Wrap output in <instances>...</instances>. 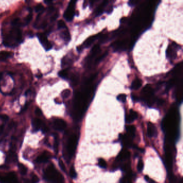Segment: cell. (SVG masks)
I'll return each mask as SVG.
<instances>
[{
  "label": "cell",
  "instance_id": "cell-1",
  "mask_svg": "<svg viewBox=\"0 0 183 183\" xmlns=\"http://www.w3.org/2000/svg\"><path fill=\"white\" fill-rule=\"evenodd\" d=\"M22 42V34L20 29L13 28L9 32L3 40V45L9 47H14Z\"/></svg>",
  "mask_w": 183,
  "mask_h": 183
},
{
  "label": "cell",
  "instance_id": "cell-2",
  "mask_svg": "<svg viewBox=\"0 0 183 183\" xmlns=\"http://www.w3.org/2000/svg\"><path fill=\"white\" fill-rule=\"evenodd\" d=\"M44 178L46 180L55 183H63V177L53 165H50L46 169L44 173Z\"/></svg>",
  "mask_w": 183,
  "mask_h": 183
},
{
  "label": "cell",
  "instance_id": "cell-3",
  "mask_svg": "<svg viewBox=\"0 0 183 183\" xmlns=\"http://www.w3.org/2000/svg\"><path fill=\"white\" fill-rule=\"evenodd\" d=\"M179 46L175 43H172L168 47L166 51V55L168 59L171 61L174 60L177 57V51Z\"/></svg>",
  "mask_w": 183,
  "mask_h": 183
},
{
  "label": "cell",
  "instance_id": "cell-4",
  "mask_svg": "<svg viewBox=\"0 0 183 183\" xmlns=\"http://www.w3.org/2000/svg\"><path fill=\"white\" fill-rule=\"evenodd\" d=\"M77 139L75 135H73L69 139L67 144V151L70 157H72L74 154L77 148Z\"/></svg>",
  "mask_w": 183,
  "mask_h": 183
},
{
  "label": "cell",
  "instance_id": "cell-5",
  "mask_svg": "<svg viewBox=\"0 0 183 183\" xmlns=\"http://www.w3.org/2000/svg\"><path fill=\"white\" fill-rule=\"evenodd\" d=\"M76 1H72L70 2L67 8L66 9L64 13V18L68 22L71 21L74 17L75 12V6Z\"/></svg>",
  "mask_w": 183,
  "mask_h": 183
},
{
  "label": "cell",
  "instance_id": "cell-6",
  "mask_svg": "<svg viewBox=\"0 0 183 183\" xmlns=\"http://www.w3.org/2000/svg\"><path fill=\"white\" fill-rule=\"evenodd\" d=\"M0 183H18L15 172H9L6 176L0 175Z\"/></svg>",
  "mask_w": 183,
  "mask_h": 183
},
{
  "label": "cell",
  "instance_id": "cell-7",
  "mask_svg": "<svg viewBox=\"0 0 183 183\" xmlns=\"http://www.w3.org/2000/svg\"><path fill=\"white\" fill-rule=\"evenodd\" d=\"M37 35L39 39L40 43L44 47L45 50H50V49L52 48V45L48 40L45 34L43 33H38Z\"/></svg>",
  "mask_w": 183,
  "mask_h": 183
},
{
  "label": "cell",
  "instance_id": "cell-8",
  "mask_svg": "<svg viewBox=\"0 0 183 183\" xmlns=\"http://www.w3.org/2000/svg\"><path fill=\"white\" fill-rule=\"evenodd\" d=\"M54 129L58 131H63L66 128L67 124L64 120L61 119H56L53 122Z\"/></svg>",
  "mask_w": 183,
  "mask_h": 183
},
{
  "label": "cell",
  "instance_id": "cell-9",
  "mask_svg": "<svg viewBox=\"0 0 183 183\" xmlns=\"http://www.w3.org/2000/svg\"><path fill=\"white\" fill-rule=\"evenodd\" d=\"M32 125L33 128L35 131H38L39 129H42V131H43L46 127L42 120L38 118H35L33 119L32 121Z\"/></svg>",
  "mask_w": 183,
  "mask_h": 183
},
{
  "label": "cell",
  "instance_id": "cell-10",
  "mask_svg": "<svg viewBox=\"0 0 183 183\" xmlns=\"http://www.w3.org/2000/svg\"><path fill=\"white\" fill-rule=\"evenodd\" d=\"M50 157V152L45 151L37 158L36 161L38 163H45L48 161Z\"/></svg>",
  "mask_w": 183,
  "mask_h": 183
},
{
  "label": "cell",
  "instance_id": "cell-11",
  "mask_svg": "<svg viewBox=\"0 0 183 183\" xmlns=\"http://www.w3.org/2000/svg\"><path fill=\"white\" fill-rule=\"evenodd\" d=\"M129 156H130L129 152V151L125 149V150H122L121 151H120V153L119 154V155L117 157V159L118 161H121L128 159Z\"/></svg>",
  "mask_w": 183,
  "mask_h": 183
},
{
  "label": "cell",
  "instance_id": "cell-12",
  "mask_svg": "<svg viewBox=\"0 0 183 183\" xmlns=\"http://www.w3.org/2000/svg\"><path fill=\"white\" fill-rule=\"evenodd\" d=\"M17 160V157L13 151H10L9 152L8 155H7L6 157V161L8 163H11L13 162H16Z\"/></svg>",
  "mask_w": 183,
  "mask_h": 183
},
{
  "label": "cell",
  "instance_id": "cell-13",
  "mask_svg": "<svg viewBox=\"0 0 183 183\" xmlns=\"http://www.w3.org/2000/svg\"><path fill=\"white\" fill-rule=\"evenodd\" d=\"M137 118V113L136 112L134 111L133 110H131L129 115L127 116L126 118V121L128 123H131V122H133V121L135 120Z\"/></svg>",
  "mask_w": 183,
  "mask_h": 183
},
{
  "label": "cell",
  "instance_id": "cell-14",
  "mask_svg": "<svg viewBox=\"0 0 183 183\" xmlns=\"http://www.w3.org/2000/svg\"><path fill=\"white\" fill-rule=\"evenodd\" d=\"M13 53L8 51H2L0 52V61H5L13 56Z\"/></svg>",
  "mask_w": 183,
  "mask_h": 183
},
{
  "label": "cell",
  "instance_id": "cell-15",
  "mask_svg": "<svg viewBox=\"0 0 183 183\" xmlns=\"http://www.w3.org/2000/svg\"><path fill=\"white\" fill-rule=\"evenodd\" d=\"M147 131H148V136L150 137H152L153 136L156 135V130L155 127L151 122H149L148 125Z\"/></svg>",
  "mask_w": 183,
  "mask_h": 183
},
{
  "label": "cell",
  "instance_id": "cell-16",
  "mask_svg": "<svg viewBox=\"0 0 183 183\" xmlns=\"http://www.w3.org/2000/svg\"><path fill=\"white\" fill-rule=\"evenodd\" d=\"M122 141L125 145L127 147L132 146V137H130L128 134H125L122 136Z\"/></svg>",
  "mask_w": 183,
  "mask_h": 183
},
{
  "label": "cell",
  "instance_id": "cell-17",
  "mask_svg": "<svg viewBox=\"0 0 183 183\" xmlns=\"http://www.w3.org/2000/svg\"><path fill=\"white\" fill-rule=\"evenodd\" d=\"M142 85V82L141 80L136 79L133 81L132 84V89L133 90H137L141 87Z\"/></svg>",
  "mask_w": 183,
  "mask_h": 183
},
{
  "label": "cell",
  "instance_id": "cell-18",
  "mask_svg": "<svg viewBox=\"0 0 183 183\" xmlns=\"http://www.w3.org/2000/svg\"><path fill=\"white\" fill-rule=\"evenodd\" d=\"M126 130L128 132V135L130 136V137H134L135 133V128L134 126H127Z\"/></svg>",
  "mask_w": 183,
  "mask_h": 183
},
{
  "label": "cell",
  "instance_id": "cell-19",
  "mask_svg": "<svg viewBox=\"0 0 183 183\" xmlns=\"http://www.w3.org/2000/svg\"><path fill=\"white\" fill-rule=\"evenodd\" d=\"M61 36L65 42H69L70 40V35L68 30L64 31L61 33Z\"/></svg>",
  "mask_w": 183,
  "mask_h": 183
},
{
  "label": "cell",
  "instance_id": "cell-20",
  "mask_svg": "<svg viewBox=\"0 0 183 183\" xmlns=\"http://www.w3.org/2000/svg\"><path fill=\"white\" fill-rule=\"evenodd\" d=\"M18 169H19L21 174L23 175L26 174V172H27V168L24 165L22 164H18Z\"/></svg>",
  "mask_w": 183,
  "mask_h": 183
},
{
  "label": "cell",
  "instance_id": "cell-21",
  "mask_svg": "<svg viewBox=\"0 0 183 183\" xmlns=\"http://www.w3.org/2000/svg\"><path fill=\"white\" fill-rule=\"evenodd\" d=\"M98 165L100 168H104V169L106 167V163L104 159H98Z\"/></svg>",
  "mask_w": 183,
  "mask_h": 183
},
{
  "label": "cell",
  "instance_id": "cell-22",
  "mask_svg": "<svg viewBox=\"0 0 183 183\" xmlns=\"http://www.w3.org/2000/svg\"><path fill=\"white\" fill-rule=\"evenodd\" d=\"M70 176L73 178H76L77 177V172L75 171L74 167L72 166L70 170Z\"/></svg>",
  "mask_w": 183,
  "mask_h": 183
},
{
  "label": "cell",
  "instance_id": "cell-23",
  "mask_svg": "<svg viewBox=\"0 0 183 183\" xmlns=\"http://www.w3.org/2000/svg\"><path fill=\"white\" fill-rule=\"evenodd\" d=\"M70 94H71V92L69 90H65L62 92L61 95H62V97L63 98H67L68 97H69Z\"/></svg>",
  "mask_w": 183,
  "mask_h": 183
},
{
  "label": "cell",
  "instance_id": "cell-24",
  "mask_svg": "<svg viewBox=\"0 0 183 183\" xmlns=\"http://www.w3.org/2000/svg\"><path fill=\"white\" fill-rule=\"evenodd\" d=\"M68 75V72L66 70H62L59 73V76L63 79H65Z\"/></svg>",
  "mask_w": 183,
  "mask_h": 183
},
{
  "label": "cell",
  "instance_id": "cell-25",
  "mask_svg": "<svg viewBox=\"0 0 183 183\" xmlns=\"http://www.w3.org/2000/svg\"><path fill=\"white\" fill-rule=\"evenodd\" d=\"M58 26L59 28H66V25H65V23L62 20H60L58 22Z\"/></svg>",
  "mask_w": 183,
  "mask_h": 183
},
{
  "label": "cell",
  "instance_id": "cell-26",
  "mask_svg": "<svg viewBox=\"0 0 183 183\" xmlns=\"http://www.w3.org/2000/svg\"><path fill=\"white\" fill-rule=\"evenodd\" d=\"M144 163L142 160H140L139 161V163L137 164V169L139 170V171H142L143 169H144Z\"/></svg>",
  "mask_w": 183,
  "mask_h": 183
},
{
  "label": "cell",
  "instance_id": "cell-27",
  "mask_svg": "<svg viewBox=\"0 0 183 183\" xmlns=\"http://www.w3.org/2000/svg\"><path fill=\"white\" fill-rule=\"evenodd\" d=\"M44 6L43 5L39 4L35 7V11L37 13H39L40 11H43L44 10Z\"/></svg>",
  "mask_w": 183,
  "mask_h": 183
},
{
  "label": "cell",
  "instance_id": "cell-28",
  "mask_svg": "<svg viewBox=\"0 0 183 183\" xmlns=\"http://www.w3.org/2000/svg\"><path fill=\"white\" fill-rule=\"evenodd\" d=\"M117 98H118V100L120 101V102H125L126 101V96L125 95H124V94L123 95L121 94V95L118 96Z\"/></svg>",
  "mask_w": 183,
  "mask_h": 183
},
{
  "label": "cell",
  "instance_id": "cell-29",
  "mask_svg": "<svg viewBox=\"0 0 183 183\" xmlns=\"http://www.w3.org/2000/svg\"><path fill=\"white\" fill-rule=\"evenodd\" d=\"M32 18V13L30 12V13L28 15V16L26 17V19H25V24L26 25L28 24L30 22Z\"/></svg>",
  "mask_w": 183,
  "mask_h": 183
},
{
  "label": "cell",
  "instance_id": "cell-30",
  "mask_svg": "<svg viewBox=\"0 0 183 183\" xmlns=\"http://www.w3.org/2000/svg\"><path fill=\"white\" fill-rule=\"evenodd\" d=\"M59 164L60 167L61 169V170H62L64 172H65L66 169H65V164L63 163V161L62 160H61V159L59 160Z\"/></svg>",
  "mask_w": 183,
  "mask_h": 183
},
{
  "label": "cell",
  "instance_id": "cell-31",
  "mask_svg": "<svg viewBox=\"0 0 183 183\" xmlns=\"http://www.w3.org/2000/svg\"><path fill=\"white\" fill-rule=\"evenodd\" d=\"M39 181V179L36 175H33L32 177V183H37Z\"/></svg>",
  "mask_w": 183,
  "mask_h": 183
},
{
  "label": "cell",
  "instance_id": "cell-32",
  "mask_svg": "<svg viewBox=\"0 0 183 183\" xmlns=\"http://www.w3.org/2000/svg\"><path fill=\"white\" fill-rule=\"evenodd\" d=\"M58 139L57 138V136H55V142H54V149L56 152H58Z\"/></svg>",
  "mask_w": 183,
  "mask_h": 183
},
{
  "label": "cell",
  "instance_id": "cell-33",
  "mask_svg": "<svg viewBox=\"0 0 183 183\" xmlns=\"http://www.w3.org/2000/svg\"><path fill=\"white\" fill-rule=\"evenodd\" d=\"M95 40V38H90V39H89V40H88L87 42H86V43H85V45H86V46H90V45H91V44H92V43L94 42Z\"/></svg>",
  "mask_w": 183,
  "mask_h": 183
},
{
  "label": "cell",
  "instance_id": "cell-34",
  "mask_svg": "<svg viewBox=\"0 0 183 183\" xmlns=\"http://www.w3.org/2000/svg\"><path fill=\"white\" fill-rule=\"evenodd\" d=\"M0 119H1L3 121H7L9 119V118L8 116L6 115H0Z\"/></svg>",
  "mask_w": 183,
  "mask_h": 183
},
{
  "label": "cell",
  "instance_id": "cell-35",
  "mask_svg": "<svg viewBox=\"0 0 183 183\" xmlns=\"http://www.w3.org/2000/svg\"><path fill=\"white\" fill-rule=\"evenodd\" d=\"M144 178L146 179V181H147L149 183H154V181H153L152 179H151L149 177L147 176H146L144 177Z\"/></svg>",
  "mask_w": 183,
  "mask_h": 183
},
{
  "label": "cell",
  "instance_id": "cell-36",
  "mask_svg": "<svg viewBox=\"0 0 183 183\" xmlns=\"http://www.w3.org/2000/svg\"><path fill=\"white\" fill-rule=\"evenodd\" d=\"M35 113L36 114H37L38 116H40V115H42V112L41 110H40V109H39V108H37L36 110H35Z\"/></svg>",
  "mask_w": 183,
  "mask_h": 183
},
{
  "label": "cell",
  "instance_id": "cell-37",
  "mask_svg": "<svg viewBox=\"0 0 183 183\" xmlns=\"http://www.w3.org/2000/svg\"><path fill=\"white\" fill-rule=\"evenodd\" d=\"M119 183H126V181L125 178H122L120 180V182Z\"/></svg>",
  "mask_w": 183,
  "mask_h": 183
},
{
  "label": "cell",
  "instance_id": "cell-38",
  "mask_svg": "<svg viewBox=\"0 0 183 183\" xmlns=\"http://www.w3.org/2000/svg\"><path fill=\"white\" fill-rule=\"evenodd\" d=\"M3 129H4V126L3 125L0 126V134L3 131Z\"/></svg>",
  "mask_w": 183,
  "mask_h": 183
},
{
  "label": "cell",
  "instance_id": "cell-39",
  "mask_svg": "<svg viewBox=\"0 0 183 183\" xmlns=\"http://www.w3.org/2000/svg\"><path fill=\"white\" fill-rule=\"evenodd\" d=\"M44 2L45 3H47V4H49L50 3L52 2V1H45Z\"/></svg>",
  "mask_w": 183,
  "mask_h": 183
},
{
  "label": "cell",
  "instance_id": "cell-40",
  "mask_svg": "<svg viewBox=\"0 0 183 183\" xmlns=\"http://www.w3.org/2000/svg\"><path fill=\"white\" fill-rule=\"evenodd\" d=\"M3 74L0 72V80L2 78Z\"/></svg>",
  "mask_w": 183,
  "mask_h": 183
}]
</instances>
